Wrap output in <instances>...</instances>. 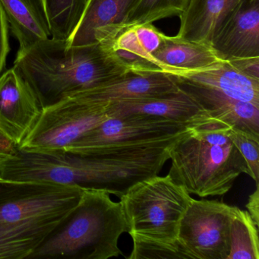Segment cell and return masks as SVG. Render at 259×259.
Segmentation results:
<instances>
[{
  "label": "cell",
  "mask_w": 259,
  "mask_h": 259,
  "mask_svg": "<svg viewBox=\"0 0 259 259\" xmlns=\"http://www.w3.org/2000/svg\"><path fill=\"white\" fill-rule=\"evenodd\" d=\"M43 109L37 92L16 66L0 75V132L18 148Z\"/></svg>",
  "instance_id": "9"
},
{
  "label": "cell",
  "mask_w": 259,
  "mask_h": 259,
  "mask_svg": "<svg viewBox=\"0 0 259 259\" xmlns=\"http://www.w3.org/2000/svg\"><path fill=\"white\" fill-rule=\"evenodd\" d=\"M177 89L174 77L168 74L128 72L107 84L70 96L94 104H110L157 96Z\"/></svg>",
  "instance_id": "12"
},
{
  "label": "cell",
  "mask_w": 259,
  "mask_h": 259,
  "mask_svg": "<svg viewBox=\"0 0 259 259\" xmlns=\"http://www.w3.org/2000/svg\"><path fill=\"white\" fill-rule=\"evenodd\" d=\"M8 22L4 9L0 4V75L5 72L7 58L10 52Z\"/></svg>",
  "instance_id": "25"
},
{
  "label": "cell",
  "mask_w": 259,
  "mask_h": 259,
  "mask_svg": "<svg viewBox=\"0 0 259 259\" xmlns=\"http://www.w3.org/2000/svg\"><path fill=\"white\" fill-rule=\"evenodd\" d=\"M193 198L166 175H156L135 184L120 198L128 226L135 241L178 245L180 221Z\"/></svg>",
  "instance_id": "5"
},
{
  "label": "cell",
  "mask_w": 259,
  "mask_h": 259,
  "mask_svg": "<svg viewBox=\"0 0 259 259\" xmlns=\"http://www.w3.org/2000/svg\"><path fill=\"white\" fill-rule=\"evenodd\" d=\"M169 75L177 83L208 89L259 106V80L242 73L228 60H221L202 69L177 71Z\"/></svg>",
  "instance_id": "13"
},
{
  "label": "cell",
  "mask_w": 259,
  "mask_h": 259,
  "mask_svg": "<svg viewBox=\"0 0 259 259\" xmlns=\"http://www.w3.org/2000/svg\"><path fill=\"white\" fill-rule=\"evenodd\" d=\"M247 211L255 223L256 225H259V188L258 184L256 185V189L252 194L248 197V202L246 204Z\"/></svg>",
  "instance_id": "27"
},
{
  "label": "cell",
  "mask_w": 259,
  "mask_h": 259,
  "mask_svg": "<svg viewBox=\"0 0 259 259\" xmlns=\"http://www.w3.org/2000/svg\"><path fill=\"white\" fill-rule=\"evenodd\" d=\"M210 45L222 60L259 57V0H241Z\"/></svg>",
  "instance_id": "11"
},
{
  "label": "cell",
  "mask_w": 259,
  "mask_h": 259,
  "mask_svg": "<svg viewBox=\"0 0 259 259\" xmlns=\"http://www.w3.org/2000/svg\"><path fill=\"white\" fill-rule=\"evenodd\" d=\"M241 0H190L177 36L210 45Z\"/></svg>",
  "instance_id": "15"
},
{
  "label": "cell",
  "mask_w": 259,
  "mask_h": 259,
  "mask_svg": "<svg viewBox=\"0 0 259 259\" xmlns=\"http://www.w3.org/2000/svg\"><path fill=\"white\" fill-rule=\"evenodd\" d=\"M84 189L50 182L0 183V259L29 258L73 212Z\"/></svg>",
  "instance_id": "1"
},
{
  "label": "cell",
  "mask_w": 259,
  "mask_h": 259,
  "mask_svg": "<svg viewBox=\"0 0 259 259\" xmlns=\"http://www.w3.org/2000/svg\"><path fill=\"white\" fill-rule=\"evenodd\" d=\"M107 106L75 96L45 106L19 150L49 155L65 154L68 146L110 117Z\"/></svg>",
  "instance_id": "7"
},
{
  "label": "cell",
  "mask_w": 259,
  "mask_h": 259,
  "mask_svg": "<svg viewBox=\"0 0 259 259\" xmlns=\"http://www.w3.org/2000/svg\"><path fill=\"white\" fill-rule=\"evenodd\" d=\"M14 66L34 88L44 107L128 72L104 44L73 47L69 40L53 37L17 53Z\"/></svg>",
  "instance_id": "2"
},
{
  "label": "cell",
  "mask_w": 259,
  "mask_h": 259,
  "mask_svg": "<svg viewBox=\"0 0 259 259\" xmlns=\"http://www.w3.org/2000/svg\"><path fill=\"white\" fill-rule=\"evenodd\" d=\"M198 125H201L145 114L113 116L68 146L65 153L101 155L128 148L167 143Z\"/></svg>",
  "instance_id": "6"
},
{
  "label": "cell",
  "mask_w": 259,
  "mask_h": 259,
  "mask_svg": "<svg viewBox=\"0 0 259 259\" xmlns=\"http://www.w3.org/2000/svg\"><path fill=\"white\" fill-rule=\"evenodd\" d=\"M51 37L69 40L79 25L90 0H40Z\"/></svg>",
  "instance_id": "20"
},
{
  "label": "cell",
  "mask_w": 259,
  "mask_h": 259,
  "mask_svg": "<svg viewBox=\"0 0 259 259\" xmlns=\"http://www.w3.org/2000/svg\"><path fill=\"white\" fill-rule=\"evenodd\" d=\"M229 137L239 150L248 166L249 176L258 184L259 136L230 126Z\"/></svg>",
  "instance_id": "23"
},
{
  "label": "cell",
  "mask_w": 259,
  "mask_h": 259,
  "mask_svg": "<svg viewBox=\"0 0 259 259\" xmlns=\"http://www.w3.org/2000/svg\"><path fill=\"white\" fill-rule=\"evenodd\" d=\"M19 151L18 147L0 132V159H6L15 155Z\"/></svg>",
  "instance_id": "28"
},
{
  "label": "cell",
  "mask_w": 259,
  "mask_h": 259,
  "mask_svg": "<svg viewBox=\"0 0 259 259\" xmlns=\"http://www.w3.org/2000/svg\"><path fill=\"white\" fill-rule=\"evenodd\" d=\"M139 0H90L84 16L69 40L70 46L107 41L122 30Z\"/></svg>",
  "instance_id": "14"
},
{
  "label": "cell",
  "mask_w": 259,
  "mask_h": 259,
  "mask_svg": "<svg viewBox=\"0 0 259 259\" xmlns=\"http://www.w3.org/2000/svg\"><path fill=\"white\" fill-rule=\"evenodd\" d=\"M215 119L233 128L259 136V106L233 99L208 89L177 83Z\"/></svg>",
  "instance_id": "16"
},
{
  "label": "cell",
  "mask_w": 259,
  "mask_h": 259,
  "mask_svg": "<svg viewBox=\"0 0 259 259\" xmlns=\"http://www.w3.org/2000/svg\"><path fill=\"white\" fill-rule=\"evenodd\" d=\"M4 160V159H0V162H1V160ZM7 182H11V180H5V179L3 178V177L0 176V183H7Z\"/></svg>",
  "instance_id": "29"
},
{
  "label": "cell",
  "mask_w": 259,
  "mask_h": 259,
  "mask_svg": "<svg viewBox=\"0 0 259 259\" xmlns=\"http://www.w3.org/2000/svg\"><path fill=\"white\" fill-rule=\"evenodd\" d=\"M164 73L202 69L221 61L211 45L164 34L161 45L153 54Z\"/></svg>",
  "instance_id": "18"
},
{
  "label": "cell",
  "mask_w": 259,
  "mask_h": 259,
  "mask_svg": "<svg viewBox=\"0 0 259 259\" xmlns=\"http://www.w3.org/2000/svg\"><path fill=\"white\" fill-rule=\"evenodd\" d=\"M239 207L218 200H192L180 221L177 243L185 259H227L230 223Z\"/></svg>",
  "instance_id": "8"
},
{
  "label": "cell",
  "mask_w": 259,
  "mask_h": 259,
  "mask_svg": "<svg viewBox=\"0 0 259 259\" xmlns=\"http://www.w3.org/2000/svg\"><path fill=\"white\" fill-rule=\"evenodd\" d=\"M227 259H259L258 227L247 210L238 208L230 223Z\"/></svg>",
  "instance_id": "21"
},
{
  "label": "cell",
  "mask_w": 259,
  "mask_h": 259,
  "mask_svg": "<svg viewBox=\"0 0 259 259\" xmlns=\"http://www.w3.org/2000/svg\"><path fill=\"white\" fill-rule=\"evenodd\" d=\"M101 43L127 72H163L153 54L138 38L133 26L124 28L116 37Z\"/></svg>",
  "instance_id": "19"
},
{
  "label": "cell",
  "mask_w": 259,
  "mask_h": 259,
  "mask_svg": "<svg viewBox=\"0 0 259 259\" xmlns=\"http://www.w3.org/2000/svg\"><path fill=\"white\" fill-rule=\"evenodd\" d=\"M0 4L19 42L18 53L52 37L40 0H0Z\"/></svg>",
  "instance_id": "17"
},
{
  "label": "cell",
  "mask_w": 259,
  "mask_h": 259,
  "mask_svg": "<svg viewBox=\"0 0 259 259\" xmlns=\"http://www.w3.org/2000/svg\"><path fill=\"white\" fill-rule=\"evenodd\" d=\"M128 259L185 258L179 245L150 241H135Z\"/></svg>",
  "instance_id": "24"
},
{
  "label": "cell",
  "mask_w": 259,
  "mask_h": 259,
  "mask_svg": "<svg viewBox=\"0 0 259 259\" xmlns=\"http://www.w3.org/2000/svg\"><path fill=\"white\" fill-rule=\"evenodd\" d=\"M128 226L120 202L101 189L84 188L69 218L29 259H108L121 254L119 240Z\"/></svg>",
  "instance_id": "4"
},
{
  "label": "cell",
  "mask_w": 259,
  "mask_h": 259,
  "mask_svg": "<svg viewBox=\"0 0 259 259\" xmlns=\"http://www.w3.org/2000/svg\"><path fill=\"white\" fill-rule=\"evenodd\" d=\"M107 112L110 117L145 114L192 125H202L218 120L179 85L177 90L163 95L108 104Z\"/></svg>",
  "instance_id": "10"
},
{
  "label": "cell",
  "mask_w": 259,
  "mask_h": 259,
  "mask_svg": "<svg viewBox=\"0 0 259 259\" xmlns=\"http://www.w3.org/2000/svg\"><path fill=\"white\" fill-rule=\"evenodd\" d=\"M228 61L242 73L259 80V57L233 59Z\"/></svg>",
  "instance_id": "26"
},
{
  "label": "cell",
  "mask_w": 259,
  "mask_h": 259,
  "mask_svg": "<svg viewBox=\"0 0 259 259\" xmlns=\"http://www.w3.org/2000/svg\"><path fill=\"white\" fill-rule=\"evenodd\" d=\"M189 2L190 0H139L128 13L122 30L139 24H153L166 18L180 17Z\"/></svg>",
  "instance_id": "22"
},
{
  "label": "cell",
  "mask_w": 259,
  "mask_h": 259,
  "mask_svg": "<svg viewBox=\"0 0 259 259\" xmlns=\"http://www.w3.org/2000/svg\"><path fill=\"white\" fill-rule=\"evenodd\" d=\"M230 125L213 120L195 127L169 150L167 174L189 194L205 198L223 195L242 174L248 175L245 159L229 137Z\"/></svg>",
  "instance_id": "3"
}]
</instances>
